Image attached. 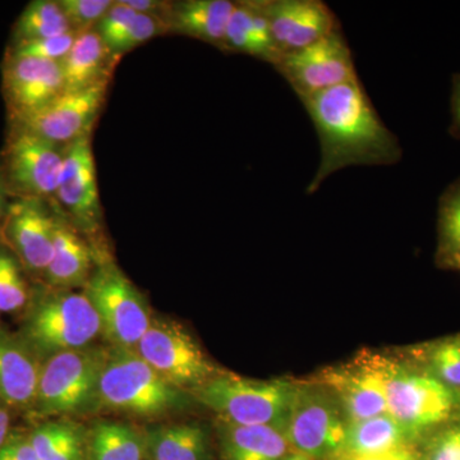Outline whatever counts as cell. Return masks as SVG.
<instances>
[{"label":"cell","mask_w":460,"mask_h":460,"mask_svg":"<svg viewBox=\"0 0 460 460\" xmlns=\"http://www.w3.org/2000/svg\"><path fill=\"white\" fill-rule=\"evenodd\" d=\"M319 136L321 160L305 189L319 190L330 175L349 166L393 165L402 159L398 137L381 120L359 80L301 100Z\"/></svg>","instance_id":"6da1fadb"},{"label":"cell","mask_w":460,"mask_h":460,"mask_svg":"<svg viewBox=\"0 0 460 460\" xmlns=\"http://www.w3.org/2000/svg\"><path fill=\"white\" fill-rule=\"evenodd\" d=\"M133 350L168 383L184 392H195L223 372L186 326L165 317L151 320Z\"/></svg>","instance_id":"9c48e42d"},{"label":"cell","mask_w":460,"mask_h":460,"mask_svg":"<svg viewBox=\"0 0 460 460\" xmlns=\"http://www.w3.org/2000/svg\"><path fill=\"white\" fill-rule=\"evenodd\" d=\"M385 387L387 413L419 444L460 419V392L450 389L401 353L371 352Z\"/></svg>","instance_id":"7a4b0ae2"},{"label":"cell","mask_w":460,"mask_h":460,"mask_svg":"<svg viewBox=\"0 0 460 460\" xmlns=\"http://www.w3.org/2000/svg\"><path fill=\"white\" fill-rule=\"evenodd\" d=\"M223 460H283L289 454L284 431L270 426H239L219 420Z\"/></svg>","instance_id":"603a6c76"},{"label":"cell","mask_w":460,"mask_h":460,"mask_svg":"<svg viewBox=\"0 0 460 460\" xmlns=\"http://www.w3.org/2000/svg\"><path fill=\"white\" fill-rule=\"evenodd\" d=\"M348 422L332 393L319 381H296L286 435L293 452L326 460L343 449Z\"/></svg>","instance_id":"52a82bcc"},{"label":"cell","mask_w":460,"mask_h":460,"mask_svg":"<svg viewBox=\"0 0 460 460\" xmlns=\"http://www.w3.org/2000/svg\"><path fill=\"white\" fill-rule=\"evenodd\" d=\"M84 293L95 308L102 334L120 349H135L150 326L144 296L115 263L96 266Z\"/></svg>","instance_id":"ba28073f"},{"label":"cell","mask_w":460,"mask_h":460,"mask_svg":"<svg viewBox=\"0 0 460 460\" xmlns=\"http://www.w3.org/2000/svg\"><path fill=\"white\" fill-rule=\"evenodd\" d=\"M419 452L420 460H460V419L429 434Z\"/></svg>","instance_id":"1f68e13d"},{"label":"cell","mask_w":460,"mask_h":460,"mask_svg":"<svg viewBox=\"0 0 460 460\" xmlns=\"http://www.w3.org/2000/svg\"><path fill=\"white\" fill-rule=\"evenodd\" d=\"M41 365L26 341L0 332V398L17 408L33 407Z\"/></svg>","instance_id":"ac0fdd59"},{"label":"cell","mask_w":460,"mask_h":460,"mask_svg":"<svg viewBox=\"0 0 460 460\" xmlns=\"http://www.w3.org/2000/svg\"><path fill=\"white\" fill-rule=\"evenodd\" d=\"M23 332L36 356L47 359L91 347L102 334V323L84 293L51 288L33 302Z\"/></svg>","instance_id":"5b68a950"},{"label":"cell","mask_w":460,"mask_h":460,"mask_svg":"<svg viewBox=\"0 0 460 460\" xmlns=\"http://www.w3.org/2000/svg\"><path fill=\"white\" fill-rule=\"evenodd\" d=\"M402 354L444 385L460 392V332L411 345Z\"/></svg>","instance_id":"4316f807"},{"label":"cell","mask_w":460,"mask_h":460,"mask_svg":"<svg viewBox=\"0 0 460 460\" xmlns=\"http://www.w3.org/2000/svg\"><path fill=\"white\" fill-rule=\"evenodd\" d=\"M65 148L29 133L17 132L7 150V178L22 199L56 196Z\"/></svg>","instance_id":"4fadbf2b"},{"label":"cell","mask_w":460,"mask_h":460,"mask_svg":"<svg viewBox=\"0 0 460 460\" xmlns=\"http://www.w3.org/2000/svg\"><path fill=\"white\" fill-rule=\"evenodd\" d=\"M187 405V392L168 383L135 350L114 348L108 352L100 376L99 407L153 419Z\"/></svg>","instance_id":"3957f363"},{"label":"cell","mask_w":460,"mask_h":460,"mask_svg":"<svg viewBox=\"0 0 460 460\" xmlns=\"http://www.w3.org/2000/svg\"><path fill=\"white\" fill-rule=\"evenodd\" d=\"M295 386L290 378L255 380L220 372L190 394L226 422L284 431Z\"/></svg>","instance_id":"277c9868"},{"label":"cell","mask_w":460,"mask_h":460,"mask_svg":"<svg viewBox=\"0 0 460 460\" xmlns=\"http://www.w3.org/2000/svg\"><path fill=\"white\" fill-rule=\"evenodd\" d=\"M136 14L137 13L133 12L131 8L123 4L122 0H117V2H113V5L109 9L104 18L100 21L95 30L102 36V41L105 42L111 53L114 45L119 40L120 36L132 25Z\"/></svg>","instance_id":"d590c367"},{"label":"cell","mask_w":460,"mask_h":460,"mask_svg":"<svg viewBox=\"0 0 460 460\" xmlns=\"http://www.w3.org/2000/svg\"><path fill=\"white\" fill-rule=\"evenodd\" d=\"M419 441L389 413L348 423L341 453L378 454L419 447Z\"/></svg>","instance_id":"d4e9b609"},{"label":"cell","mask_w":460,"mask_h":460,"mask_svg":"<svg viewBox=\"0 0 460 460\" xmlns=\"http://www.w3.org/2000/svg\"><path fill=\"white\" fill-rule=\"evenodd\" d=\"M59 5L65 12L72 31L83 33L95 30L100 21L113 2L111 0H59Z\"/></svg>","instance_id":"d6a6232c"},{"label":"cell","mask_w":460,"mask_h":460,"mask_svg":"<svg viewBox=\"0 0 460 460\" xmlns=\"http://www.w3.org/2000/svg\"><path fill=\"white\" fill-rule=\"evenodd\" d=\"M56 198L78 228L84 232L99 228L102 206L90 136L65 146Z\"/></svg>","instance_id":"9a60e30c"},{"label":"cell","mask_w":460,"mask_h":460,"mask_svg":"<svg viewBox=\"0 0 460 460\" xmlns=\"http://www.w3.org/2000/svg\"><path fill=\"white\" fill-rule=\"evenodd\" d=\"M235 2L230 0H184L172 3L166 16L169 31L222 48L226 26Z\"/></svg>","instance_id":"44dd1931"},{"label":"cell","mask_w":460,"mask_h":460,"mask_svg":"<svg viewBox=\"0 0 460 460\" xmlns=\"http://www.w3.org/2000/svg\"><path fill=\"white\" fill-rule=\"evenodd\" d=\"M145 436V459L208 460V435L196 423H172L147 429Z\"/></svg>","instance_id":"cb8c5ba5"},{"label":"cell","mask_w":460,"mask_h":460,"mask_svg":"<svg viewBox=\"0 0 460 460\" xmlns=\"http://www.w3.org/2000/svg\"><path fill=\"white\" fill-rule=\"evenodd\" d=\"M108 352L98 348L68 350L45 359L35 402L42 416H75L99 407V383Z\"/></svg>","instance_id":"8992f818"},{"label":"cell","mask_w":460,"mask_h":460,"mask_svg":"<svg viewBox=\"0 0 460 460\" xmlns=\"http://www.w3.org/2000/svg\"><path fill=\"white\" fill-rule=\"evenodd\" d=\"M107 87L108 83H104L87 90L63 93L38 111L14 118L16 131L59 146L90 136L91 127L104 104Z\"/></svg>","instance_id":"8fae6325"},{"label":"cell","mask_w":460,"mask_h":460,"mask_svg":"<svg viewBox=\"0 0 460 460\" xmlns=\"http://www.w3.org/2000/svg\"><path fill=\"white\" fill-rule=\"evenodd\" d=\"M145 436L128 423L99 420L87 435L86 460H144Z\"/></svg>","instance_id":"484cf974"},{"label":"cell","mask_w":460,"mask_h":460,"mask_svg":"<svg viewBox=\"0 0 460 460\" xmlns=\"http://www.w3.org/2000/svg\"><path fill=\"white\" fill-rule=\"evenodd\" d=\"M68 32L72 29L59 2L36 0L18 18L14 38L17 42L32 41Z\"/></svg>","instance_id":"f1b7e54d"},{"label":"cell","mask_w":460,"mask_h":460,"mask_svg":"<svg viewBox=\"0 0 460 460\" xmlns=\"http://www.w3.org/2000/svg\"><path fill=\"white\" fill-rule=\"evenodd\" d=\"M122 3L136 13L156 16L164 20L168 16L172 4V3L159 2V0H122Z\"/></svg>","instance_id":"f35d334b"},{"label":"cell","mask_w":460,"mask_h":460,"mask_svg":"<svg viewBox=\"0 0 460 460\" xmlns=\"http://www.w3.org/2000/svg\"><path fill=\"white\" fill-rule=\"evenodd\" d=\"M77 33L72 31L54 38L39 40L16 42L12 54L20 57L39 58V59L62 62L68 51L74 47Z\"/></svg>","instance_id":"e575fe53"},{"label":"cell","mask_w":460,"mask_h":460,"mask_svg":"<svg viewBox=\"0 0 460 460\" xmlns=\"http://www.w3.org/2000/svg\"><path fill=\"white\" fill-rule=\"evenodd\" d=\"M274 68L299 100L359 80L352 51L341 29L305 49L284 54Z\"/></svg>","instance_id":"30bf717a"},{"label":"cell","mask_w":460,"mask_h":460,"mask_svg":"<svg viewBox=\"0 0 460 460\" xmlns=\"http://www.w3.org/2000/svg\"><path fill=\"white\" fill-rule=\"evenodd\" d=\"M283 460H313L311 458H308L307 456H305V454L293 452V450H290L289 454L284 458Z\"/></svg>","instance_id":"b9f144b4"},{"label":"cell","mask_w":460,"mask_h":460,"mask_svg":"<svg viewBox=\"0 0 460 460\" xmlns=\"http://www.w3.org/2000/svg\"><path fill=\"white\" fill-rule=\"evenodd\" d=\"M3 213H4V183L0 178V217H2Z\"/></svg>","instance_id":"7bdbcfd3"},{"label":"cell","mask_w":460,"mask_h":460,"mask_svg":"<svg viewBox=\"0 0 460 460\" xmlns=\"http://www.w3.org/2000/svg\"><path fill=\"white\" fill-rule=\"evenodd\" d=\"M452 111L454 126L460 131V75L456 78V83H454Z\"/></svg>","instance_id":"ab89813d"},{"label":"cell","mask_w":460,"mask_h":460,"mask_svg":"<svg viewBox=\"0 0 460 460\" xmlns=\"http://www.w3.org/2000/svg\"><path fill=\"white\" fill-rule=\"evenodd\" d=\"M0 460H39L30 435L11 434L0 447Z\"/></svg>","instance_id":"8d00e7d4"},{"label":"cell","mask_w":460,"mask_h":460,"mask_svg":"<svg viewBox=\"0 0 460 460\" xmlns=\"http://www.w3.org/2000/svg\"><path fill=\"white\" fill-rule=\"evenodd\" d=\"M223 50L247 54L277 65L281 53L272 41L262 2H235L226 26Z\"/></svg>","instance_id":"ffe728a7"},{"label":"cell","mask_w":460,"mask_h":460,"mask_svg":"<svg viewBox=\"0 0 460 460\" xmlns=\"http://www.w3.org/2000/svg\"><path fill=\"white\" fill-rule=\"evenodd\" d=\"M168 31V23H166L164 18L137 13L132 25L127 29V31L120 36L119 40L114 45L111 54L114 57L122 56L127 51L135 49L138 45Z\"/></svg>","instance_id":"836d02e7"},{"label":"cell","mask_w":460,"mask_h":460,"mask_svg":"<svg viewBox=\"0 0 460 460\" xmlns=\"http://www.w3.org/2000/svg\"><path fill=\"white\" fill-rule=\"evenodd\" d=\"M438 262L443 268H460V181L445 192L438 208Z\"/></svg>","instance_id":"f546056e"},{"label":"cell","mask_w":460,"mask_h":460,"mask_svg":"<svg viewBox=\"0 0 460 460\" xmlns=\"http://www.w3.org/2000/svg\"><path fill=\"white\" fill-rule=\"evenodd\" d=\"M91 248L72 224L57 217L53 257L44 272L45 280L56 289L86 287L93 270Z\"/></svg>","instance_id":"d6986e66"},{"label":"cell","mask_w":460,"mask_h":460,"mask_svg":"<svg viewBox=\"0 0 460 460\" xmlns=\"http://www.w3.org/2000/svg\"><path fill=\"white\" fill-rule=\"evenodd\" d=\"M262 5L281 56L305 49L341 29L334 12L320 0H262Z\"/></svg>","instance_id":"5bb4252c"},{"label":"cell","mask_w":460,"mask_h":460,"mask_svg":"<svg viewBox=\"0 0 460 460\" xmlns=\"http://www.w3.org/2000/svg\"><path fill=\"white\" fill-rule=\"evenodd\" d=\"M113 58L96 30L77 33L74 47L60 62L65 93L87 90L108 83Z\"/></svg>","instance_id":"7402d4cb"},{"label":"cell","mask_w":460,"mask_h":460,"mask_svg":"<svg viewBox=\"0 0 460 460\" xmlns=\"http://www.w3.org/2000/svg\"><path fill=\"white\" fill-rule=\"evenodd\" d=\"M458 271H460V268H459V270H458Z\"/></svg>","instance_id":"ee69618b"},{"label":"cell","mask_w":460,"mask_h":460,"mask_svg":"<svg viewBox=\"0 0 460 460\" xmlns=\"http://www.w3.org/2000/svg\"><path fill=\"white\" fill-rule=\"evenodd\" d=\"M56 219L42 199H22L9 208L8 239L29 270L44 275L49 266Z\"/></svg>","instance_id":"e0dca14e"},{"label":"cell","mask_w":460,"mask_h":460,"mask_svg":"<svg viewBox=\"0 0 460 460\" xmlns=\"http://www.w3.org/2000/svg\"><path fill=\"white\" fill-rule=\"evenodd\" d=\"M9 422H11V419H9L8 411L0 410V447L4 444L5 438L9 435Z\"/></svg>","instance_id":"60d3db41"},{"label":"cell","mask_w":460,"mask_h":460,"mask_svg":"<svg viewBox=\"0 0 460 460\" xmlns=\"http://www.w3.org/2000/svg\"><path fill=\"white\" fill-rule=\"evenodd\" d=\"M314 380L332 393L348 423L387 413L385 387L368 350L325 368Z\"/></svg>","instance_id":"7c38bea8"},{"label":"cell","mask_w":460,"mask_h":460,"mask_svg":"<svg viewBox=\"0 0 460 460\" xmlns=\"http://www.w3.org/2000/svg\"><path fill=\"white\" fill-rule=\"evenodd\" d=\"M39 460H86L87 435L71 420H54L30 435Z\"/></svg>","instance_id":"83f0119b"},{"label":"cell","mask_w":460,"mask_h":460,"mask_svg":"<svg viewBox=\"0 0 460 460\" xmlns=\"http://www.w3.org/2000/svg\"><path fill=\"white\" fill-rule=\"evenodd\" d=\"M326 460H420L419 447L394 450L378 454L338 453Z\"/></svg>","instance_id":"74e56055"},{"label":"cell","mask_w":460,"mask_h":460,"mask_svg":"<svg viewBox=\"0 0 460 460\" xmlns=\"http://www.w3.org/2000/svg\"><path fill=\"white\" fill-rule=\"evenodd\" d=\"M26 301V284L16 260L0 250V313L21 310Z\"/></svg>","instance_id":"4dcf8cb0"},{"label":"cell","mask_w":460,"mask_h":460,"mask_svg":"<svg viewBox=\"0 0 460 460\" xmlns=\"http://www.w3.org/2000/svg\"><path fill=\"white\" fill-rule=\"evenodd\" d=\"M5 99L14 118L32 113L65 93L60 62L11 54L3 74Z\"/></svg>","instance_id":"2e32d148"}]
</instances>
